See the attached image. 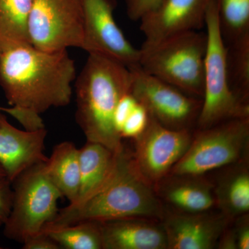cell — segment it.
<instances>
[{"mask_svg": "<svg viewBox=\"0 0 249 249\" xmlns=\"http://www.w3.org/2000/svg\"><path fill=\"white\" fill-rule=\"evenodd\" d=\"M76 77L67 50L47 52L24 45L0 54V86L8 103L37 115L68 106Z\"/></svg>", "mask_w": 249, "mask_h": 249, "instance_id": "6da1fadb", "label": "cell"}, {"mask_svg": "<svg viewBox=\"0 0 249 249\" xmlns=\"http://www.w3.org/2000/svg\"><path fill=\"white\" fill-rule=\"evenodd\" d=\"M165 211L154 187L137 170L132 152L124 145L116 152L114 168L102 188L84 202L59 210L42 231L83 221L103 222L127 217L160 220Z\"/></svg>", "mask_w": 249, "mask_h": 249, "instance_id": "7a4b0ae2", "label": "cell"}, {"mask_svg": "<svg viewBox=\"0 0 249 249\" xmlns=\"http://www.w3.org/2000/svg\"><path fill=\"white\" fill-rule=\"evenodd\" d=\"M132 73L127 67L97 54H89L76 78L77 124L88 142L114 152L124 147L114 114L123 96L130 93Z\"/></svg>", "mask_w": 249, "mask_h": 249, "instance_id": "3957f363", "label": "cell"}, {"mask_svg": "<svg viewBox=\"0 0 249 249\" xmlns=\"http://www.w3.org/2000/svg\"><path fill=\"white\" fill-rule=\"evenodd\" d=\"M206 49V33L188 31L151 47H142L139 66L183 92L202 98Z\"/></svg>", "mask_w": 249, "mask_h": 249, "instance_id": "277c9868", "label": "cell"}, {"mask_svg": "<svg viewBox=\"0 0 249 249\" xmlns=\"http://www.w3.org/2000/svg\"><path fill=\"white\" fill-rule=\"evenodd\" d=\"M249 118L224 121L193 132L188 150L170 175L203 176L249 160Z\"/></svg>", "mask_w": 249, "mask_h": 249, "instance_id": "5b68a950", "label": "cell"}, {"mask_svg": "<svg viewBox=\"0 0 249 249\" xmlns=\"http://www.w3.org/2000/svg\"><path fill=\"white\" fill-rule=\"evenodd\" d=\"M45 163L33 165L12 182V207L3 224L4 235L9 240L24 243L58 214V200L63 196L47 176Z\"/></svg>", "mask_w": 249, "mask_h": 249, "instance_id": "8992f818", "label": "cell"}, {"mask_svg": "<svg viewBox=\"0 0 249 249\" xmlns=\"http://www.w3.org/2000/svg\"><path fill=\"white\" fill-rule=\"evenodd\" d=\"M207 49L205 58L204 88L202 106L196 129L241 118H249V105L232 92L227 76V48L218 21L215 1L211 0L206 16Z\"/></svg>", "mask_w": 249, "mask_h": 249, "instance_id": "52a82bcc", "label": "cell"}, {"mask_svg": "<svg viewBox=\"0 0 249 249\" xmlns=\"http://www.w3.org/2000/svg\"><path fill=\"white\" fill-rule=\"evenodd\" d=\"M129 70L132 73L130 93L149 116L169 129L196 127L202 99L149 74L139 65Z\"/></svg>", "mask_w": 249, "mask_h": 249, "instance_id": "ba28073f", "label": "cell"}, {"mask_svg": "<svg viewBox=\"0 0 249 249\" xmlns=\"http://www.w3.org/2000/svg\"><path fill=\"white\" fill-rule=\"evenodd\" d=\"M29 35L31 45L44 52L81 49L83 0H33Z\"/></svg>", "mask_w": 249, "mask_h": 249, "instance_id": "9c48e42d", "label": "cell"}, {"mask_svg": "<svg viewBox=\"0 0 249 249\" xmlns=\"http://www.w3.org/2000/svg\"><path fill=\"white\" fill-rule=\"evenodd\" d=\"M193 129H172L149 116L146 127L134 139V163L142 178L155 186L169 175L188 150Z\"/></svg>", "mask_w": 249, "mask_h": 249, "instance_id": "30bf717a", "label": "cell"}, {"mask_svg": "<svg viewBox=\"0 0 249 249\" xmlns=\"http://www.w3.org/2000/svg\"><path fill=\"white\" fill-rule=\"evenodd\" d=\"M116 6V0H83L81 49L130 69L139 65L140 49H136L118 27L114 16Z\"/></svg>", "mask_w": 249, "mask_h": 249, "instance_id": "8fae6325", "label": "cell"}, {"mask_svg": "<svg viewBox=\"0 0 249 249\" xmlns=\"http://www.w3.org/2000/svg\"><path fill=\"white\" fill-rule=\"evenodd\" d=\"M211 0H161L140 19L145 37L142 47H151L172 36L199 31L206 25Z\"/></svg>", "mask_w": 249, "mask_h": 249, "instance_id": "7c38bea8", "label": "cell"}, {"mask_svg": "<svg viewBox=\"0 0 249 249\" xmlns=\"http://www.w3.org/2000/svg\"><path fill=\"white\" fill-rule=\"evenodd\" d=\"M168 249H212L232 219L212 211L184 213L165 211L160 219Z\"/></svg>", "mask_w": 249, "mask_h": 249, "instance_id": "4fadbf2b", "label": "cell"}, {"mask_svg": "<svg viewBox=\"0 0 249 249\" xmlns=\"http://www.w3.org/2000/svg\"><path fill=\"white\" fill-rule=\"evenodd\" d=\"M47 130H21L0 112V164L11 183L33 165L47 161L44 154Z\"/></svg>", "mask_w": 249, "mask_h": 249, "instance_id": "5bb4252c", "label": "cell"}, {"mask_svg": "<svg viewBox=\"0 0 249 249\" xmlns=\"http://www.w3.org/2000/svg\"><path fill=\"white\" fill-rule=\"evenodd\" d=\"M154 189L162 204L168 205L173 211L200 213L217 208L213 183L204 175L169 174L156 183Z\"/></svg>", "mask_w": 249, "mask_h": 249, "instance_id": "9a60e30c", "label": "cell"}, {"mask_svg": "<svg viewBox=\"0 0 249 249\" xmlns=\"http://www.w3.org/2000/svg\"><path fill=\"white\" fill-rule=\"evenodd\" d=\"M160 221L127 217L101 222L103 249H168Z\"/></svg>", "mask_w": 249, "mask_h": 249, "instance_id": "2e32d148", "label": "cell"}, {"mask_svg": "<svg viewBox=\"0 0 249 249\" xmlns=\"http://www.w3.org/2000/svg\"><path fill=\"white\" fill-rule=\"evenodd\" d=\"M225 171L214 184L217 209L231 219L249 211V161L225 167Z\"/></svg>", "mask_w": 249, "mask_h": 249, "instance_id": "e0dca14e", "label": "cell"}, {"mask_svg": "<svg viewBox=\"0 0 249 249\" xmlns=\"http://www.w3.org/2000/svg\"><path fill=\"white\" fill-rule=\"evenodd\" d=\"M116 153L98 142H88L79 149L80 186L76 205L97 193L109 178Z\"/></svg>", "mask_w": 249, "mask_h": 249, "instance_id": "ac0fdd59", "label": "cell"}, {"mask_svg": "<svg viewBox=\"0 0 249 249\" xmlns=\"http://www.w3.org/2000/svg\"><path fill=\"white\" fill-rule=\"evenodd\" d=\"M46 173L70 204L77 201L80 186L79 149L73 142H64L54 147L45 163Z\"/></svg>", "mask_w": 249, "mask_h": 249, "instance_id": "d6986e66", "label": "cell"}, {"mask_svg": "<svg viewBox=\"0 0 249 249\" xmlns=\"http://www.w3.org/2000/svg\"><path fill=\"white\" fill-rule=\"evenodd\" d=\"M33 0H0V52L31 45L29 18Z\"/></svg>", "mask_w": 249, "mask_h": 249, "instance_id": "ffe728a7", "label": "cell"}, {"mask_svg": "<svg viewBox=\"0 0 249 249\" xmlns=\"http://www.w3.org/2000/svg\"><path fill=\"white\" fill-rule=\"evenodd\" d=\"M226 48L229 88L236 97L249 105V34L226 45Z\"/></svg>", "mask_w": 249, "mask_h": 249, "instance_id": "44dd1931", "label": "cell"}, {"mask_svg": "<svg viewBox=\"0 0 249 249\" xmlns=\"http://www.w3.org/2000/svg\"><path fill=\"white\" fill-rule=\"evenodd\" d=\"M41 232L50 236L60 249H103L101 222L83 221Z\"/></svg>", "mask_w": 249, "mask_h": 249, "instance_id": "7402d4cb", "label": "cell"}, {"mask_svg": "<svg viewBox=\"0 0 249 249\" xmlns=\"http://www.w3.org/2000/svg\"><path fill=\"white\" fill-rule=\"evenodd\" d=\"M225 45L249 34V0H214Z\"/></svg>", "mask_w": 249, "mask_h": 249, "instance_id": "603a6c76", "label": "cell"}, {"mask_svg": "<svg viewBox=\"0 0 249 249\" xmlns=\"http://www.w3.org/2000/svg\"><path fill=\"white\" fill-rule=\"evenodd\" d=\"M149 121V115L146 109L142 105H137L131 113L121 129L122 138L135 139L143 132Z\"/></svg>", "mask_w": 249, "mask_h": 249, "instance_id": "cb8c5ba5", "label": "cell"}, {"mask_svg": "<svg viewBox=\"0 0 249 249\" xmlns=\"http://www.w3.org/2000/svg\"><path fill=\"white\" fill-rule=\"evenodd\" d=\"M161 0H124L126 12L129 19L139 21L141 18L155 9Z\"/></svg>", "mask_w": 249, "mask_h": 249, "instance_id": "d4e9b609", "label": "cell"}, {"mask_svg": "<svg viewBox=\"0 0 249 249\" xmlns=\"http://www.w3.org/2000/svg\"><path fill=\"white\" fill-rule=\"evenodd\" d=\"M137 105L138 102L130 93L124 95L119 101L114 114L116 127L119 133L124 123L137 107Z\"/></svg>", "mask_w": 249, "mask_h": 249, "instance_id": "484cf974", "label": "cell"}, {"mask_svg": "<svg viewBox=\"0 0 249 249\" xmlns=\"http://www.w3.org/2000/svg\"><path fill=\"white\" fill-rule=\"evenodd\" d=\"M11 185L12 183L6 178L0 179V220L3 223L9 217L12 207L14 191Z\"/></svg>", "mask_w": 249, "mask_h": 249, "instance_id": "4316f807", "label": "cell"}, {"mask_svg": "<svg viewBox=\"0 0 249 249\" xmlns=\"http://www.w3.org/2000/svg\"><path fill=\"white\" fill-rule=\"evenodd\" d=\"M237 222L232 227L237 249H249V213L236 218Z\"/></svg>", "mask_w": 249, "mask_h": 249, "instance_id": "83f0119b", "label": "cell"}, {"mask_svg": "<svg viewBox=\"0 0 249 249\" xmlns=\"http://www.w3.org/2000/svg\"><path fill=\"white\" fill-rule=\"evenodd\" d=\"M23 249H59L60 246L47 233L40 232L23 243Z\"/></svg>", "mask_w": 249, "mask_h": 249, "instance_id": "f1b7e54d", "label": "cell"}, {"mask_svg": "<svg viewBox=\"0 0 249 249\" xmlns=\"http://www.w3.org/2000/svg\"><path fill=\"white\" fill-rule=\"evenodd\" d=\"M6 178V173H5L4 168L1 166V165L0 164V179L1 178Z\"/></svg>", "mask_w": 249, "mask_h": 249, "instance_id": "f546056e", "label": "cell"}, {"mask_svg": "<svg viewBox=\"0 0 249 249\" xmlns=\"http://www.w3.org/2000/svg\"><path fill=\"white\" fill-rule=\"evenodd\" d=\"M5 107H0V111H4Z\"/></svg>", "mask_w": 249, "mask_h": 249, "instance_id": "4dcf8cb0", "label": "cell"}, {"mask_svg": "<svg viewBox=\"0 0 249 249\" xmlns=\"http://www.w3.org/2000/svg\"><path fill=\"white\" fill-rule=\"evenodd\" d=\"M4 224V223H3L2 221L0 220V227H1V225H3Z\"/></svg>", "mask_w": 249, "mask_h": 249, "instance_id": "1f68e13d", "label": "cell"}, {"mask_svg": "<svg viewBox=\"0 0 249 249\" xmlns=\"http://www.w3.org/2000/svg\"><path fill=\"white\" fill-rule=\"evenodd\" d=\"M1 249V247H0V249Z\"/></svg>", "mask_w": 249, "mask_h": 249, "instance_id": "d6a6232c", "label": "cell"}, {"mask_svg": "<svg viewBox=\"0 0 249 249\" xmlns=\"http://www.w3.org/2000/svg\"><path fill=\"white\" fill-rule=\"evenodd\" d=\"M0 54H1V52H0Z\"/></svg>", "mask_w": 249, "mask_h": 249, "instance_id": "836d02e7", "label": "cell"}]
</instances>
